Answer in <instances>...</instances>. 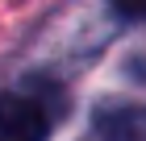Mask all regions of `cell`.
<instances>
[{
  "label": "cell",
  "instance_id": "3",
  "mask_svg": "<svg viewBox=\"0 0 146 141\" xmlns=\"http://www.w3.org/2000/svg\"><path fill=\"white\" fill-rule=\"evenodd\" d=\"M121 21H146V0H109Z\"/></svg>",
  "mask_w": 146,
  "mask_h": 141
},
{
  "label": "cell",
  "instance_id": "2",
  "mask_svg": "<svg viewBox=\"0 0 146 141\" xmlns=\"http://www.w3.org/2000/svg\"><path fill=\"white\" fill-rule=\"evenodd\" d=\"M100 141H146V108H109L96 116Z\"/></svg>",
  "mask_w": 146,
  "mask_h": 141
},
{
  "label": "cell",
  "instance_id": "1",
  "mask_svg": "<svg viewBox=\"0 0 146 141\" xmlns=\"http://www.w3.org/2000/svg\"><path fill=\"white\" fill-rule=\"evenodd\" d=\"M58 116L54 91H4L0 96V141H46Z\"/></svg>",
  "mask_w": 146,
  "mask_h": 141
}]
</instances>
